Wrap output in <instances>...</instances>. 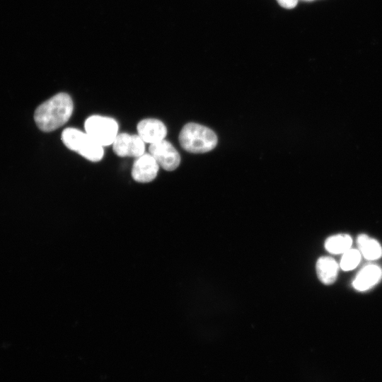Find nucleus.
Segmentation results:
<instances>
[{"label":"nucleus","instance_id":"f257e3e1","mask_svg":"<svg viewBox=\"0 0 382 382\" xmlns=\"http://www.w3.org/2000/svg\"><path fill=\"white\" fill-rule=\"evenodd\" d=\"M73 109L74 104L69 95L59 93L36 108L34 120L40 130L52 132L69 120Z\"/></svg>","mask_w":382,"mask_h":382},{"label":"nucleus","instance_id":"f03ea898","mask_svg":"<svg viewBox=\"0 0 382 382\" xmlns=\"http://www.w3.org/2000/svg\"><path fill=\"white\" fill-rule=\"evenodd\" d=\"M181 146L187 151L195 154L212 150L217 144L216 134L209 128L197 123H187L179 134Z\"/></svg>","mask_w":382,"mask_h":382},{"label":"nucleus","instance_id":"7ed1b4c3","mask_svg":"<svg viewBox=\"0 0 382 382\" xmlns=\"http://www.w3.org/2000/svg\"><path fill=\"white\" fill-rule=\"evenodd\" d=\"M62 140L68 149L76 151L91 161L97 162L103 157V146L87 133L79 129L72 127L66 128L62 132Z\"/></svg>","mask_w":382,"mask_h":382},{"label":"nucleus","instance_id":"20e7f679","mask_svg":"<svg viewBox=\"0 0 382 382\" xmlns=\"http://www.w3.org/2000/svg\"><path fill=\"white\" fill-rule=\"evenodd\" d=\"M86 133L102 146L114 142L118 132V124L111 117L92 115L84 123Z\"/></svg>","mask_w":382,"mask_h":382},{"label":"nucleus","instance_id":"39448f33","mask_svg":"<svg viewBox=\"0 0 382 382\" xmlns=\"http://www.w3.org/2000/svg\"><path fill=\"white\" fill-rule=\"evenodd\" d=\"M149 151L158 164L166 170H175L180 163V156L178 151L165 139L151 144Z\"/></svg>","mask_w":382,"mask_h":382},{"label":"nucleus","instance_id":"423d86ee","mask_svg":"<svg viewBox=\"0 0 382 382\" xmlns=\"http://www.w3.org/2000/svg\"><path fill=\"white\" fill-rule=\"evenodd\" d=\"M114 153L118 156L139 157L144 154V141L139 135L121 133L112 143Z\"/></svg>","mask_w":382,"mask_h":382},{"label":"nucleus","instance_id":"0eeeda50","mask_svg":"<svg viewBox=\"0 0 382 382\" xmlns=\"http://www.w3.org/2000/svg\"><path fill=\"white\" fill-rule=\"evenodd\" d=\"M159 165L150 154H144L134 161L132 169V178L139 183L153 180L157 175Z\"/></svg>","mask_w":382,"mask_h":382},{"label":"nucleus","instance_id":"6e6552de","mask_svg":"<svg viewBox=\"0 0 382 382\" xmlns=\"http://www.w3.org/2000/svg\"><path fill=\"white\" fill-rule=\"evenodd\" d=\"M138 135L146 143L154 144L164 139L167 134L165 125L156 119H144L137 127Z\"/></svg>","mask_w":382,"mask_h":382},{"label":"nucleus","instance_id":"1a4fd4ad","mask_svg":"<svg viewBox=\"0 0 382 382\" xmlns=\"http://www.w3.org/2000/svg\"><path fill=\"white\" fill-rule=\"evenodd\" d=\"M381 277V268L375 265H369L360 270L354 279L352 285L358 291H366L377 284Z\"/></svg>","mask_w":382,"mask_h":382},{"label":"nucleus","instance_id":"9d476101","mask_svg":"<svg viewBox=\"0 0 382 382\" xmlns=\"http://www.w3.org/2000/svg\"><path fill=\"white\" fill-rule=\"evenodd\" d=\"M320 281L325 284H333L338 274V265L332 257L323 256L318 258L316 265Z\"/></svg>","mask_w":382,"mask_h":382},{"label":"nucleus","instance_id":"9b49d317","mask_svg":"<svg viewBox=\"0 0 382 382\" xmlns=\"http://www.w3.org/2000/svg\"><path fill=\"white\" fill-rule=\"evenodd\" d=\"M358 247L367 260H376L382 256V247L375 239L366 234H360L357 240Z\"/></svg>","mask_w":382,"mask_h":382},{"label":"nucleus","instance_id":"f8f14e48","mask_svg":"<svg viewBox=\"0 0 382 382\" xmlns=\"http://www.w3.org/2000/svg\"><path fill=\"white\" fill-rule=\"evenodd\" d=\"M352 243L351 236L347 233H340L327 238L325 248L332 254L344 253L350 249Z\"/></svg>","mask_w":382,"mask_h":382},{"label":"nucleus","instance_id":"ddd939ff","mask_svg":"<svg viewBox=\"0 0 382 382\" xmlns=\"http://www.w3.org/2000/svg\"><path fill=\"white\" fill-rule=\"evenodd\" d=\"M361 260V254L358 250L349 249L343 253L340 261V267L345 271L354 269Z\"/></svg>","mask_w":382,"mask_h":382},{"label":"nucleus","instance_id":"4468645a","mask_svg":"<svg viewBox=\"0 0 382 382\" xmlns=\"http://www.w3.org/2000/svg\"><path fill=\"white\" fill-rule=\"evenodd\" d=\"M278 4L287 9L293 8L297 4L298 0H277Z\"/></svg>","mask_w":382,"mask_h":382}]
</instances>
